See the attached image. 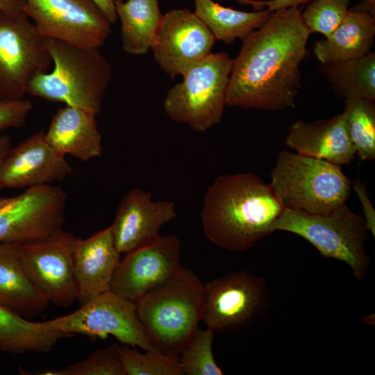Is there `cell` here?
Segmentation results:
<instances>
[{"instance_id": "obj_1", "label": "cell", "mask_w": 375, "mask_h": 375, "mask_svg": "<svg viewBox=\"0 0 375 375\" xmlns=\"http://www.w3.org/2000/svg\"><path fill=\"white\" fill-rule=\"evenodd\" d=\"M310 34L299 8L272 12L242 40L233 59L226 106L269 111L294 108Z\"/></svg>"}, {"instance_id": "obj_2", "label": "cell", "mask_w": 375, "mask_h": 375, "mask_svg": "<svg viewBox=\"0 0 375 375\" xmlns=\"http://www.w3.org/2000/svg\"><path fill=\"white\" fill-rule=\"evenodd\" d=\"M285 210L269 184L251 173L219 176L206 192L201 219L206 238L228 251L252 248Z\"/></svg>"}, {"instance_id": "obj_3", "label": "cell", "mask_w": 375, "mask_h": 375, "mask_svg": "<svg viewBox=\"0 0 375 375\" xmlns=\"http://www.w3.org/2000/svg\"><path fill=\"white\" fill-rule=\"evenodd\" d=\"M204 284L181 266L137 301L136 312L155 349L178 360L201 321Z\"/></svg>"}, {"instance_id": "obj_4", "label": "cell", "mask_w": 375, "mask_h": 375, "mask_svg": "<svg viewBox=\"0 0 375 375\" xmlns=\"http://www.w3.org/2000/svg\"><path fill=\"white\" fill-rule=\"evenodd\" d=\"M53 69L29 81L26 94L61 102L95 115L100 112L112 68L99 49L85 48L44 38Z\"/></svg>"}, {"instance_id": "obj_5", "label": "cell", "mask_w": 375, "mask_h": 375, "mask_svg": "<svg viewBox=\"0 0 375 375\" xmlns=\"http://www.w3.org/2000/svg\"><path fill=\"white\" fill-rule=\"evenodd\" d=\"M269 183L285 208L324 213L346 203L351 182L341 165L281 151Z\"/></svg>"}, {"instance_id": "obj_6", "label": "cell", "mask_w": 375, "mask_h": 375, "mask_svg": "<svg viewBox=\"0 0 375 375\" xmlns=\"http://www.w3.org/2000/svg\"><path fill=\"white\" fill-rule=\"evenodd\" d=\"M283 231L308 241L322 256L347 264L354 276L362 278L369 267L365 242L368 229L364 217L344 203L324 213H309L285 208L271 227L272 233Z\"/></svg>"}, {"instance_id": "obj_7", "label": "cell", "mask_w": 375, "mask_h": 375, "mask_svg": "<svg viewBox=\"0 0 375 375\" xmlns=\"http://www.w3.org/2000/svg\"><path fill=\"white\" fill-rule=\"evenodd\" d=\"M233 58L224 52L210 53L190 67L181 82L171 88L163 101L166 115L177 123L206 132L220 122Z\"/></svg>"}, {"instance_id": "obj_8", "label": "cell", "mask_w": 375, "mask_h": 375, "mask_svg": "<svg viewBox=\"0 0 375 375\" xmlns=\"http://www.w3.org/2000/svg\"><path fill=\"white\" fill-rule=\"evenodd\" d=\"M51 63L44 38L23 10H0V101L24 99L31 79Z\"/></svg>"}, {"instance_id": "obj_9", "label": "cell", "mask_w": 375, "mask_h": 375, "mask_svg": "<svg viewBox=\"0 0 375 375\" xmlns=\"http://www.w3.org/2000/svg\"><path fill=\"white\" fill-rule=\"evenodd\" d=\"M41 322L47 330L68 338L74 334L110 335L133 347L144 351L153 349L138 319L135 302L110 290L93 297L70 314Z\"/></svg>"}, {"instance_id": "obj_10", "label": "cell", "mask_w": 375, "mask_h": 375, "mask_svg": "<svg viewBox=\"0 0 375 375\" xmlns=\"http://www.w3.org/2000/svg\"><path fill=\"white\" fill-rule=\"evenodd\" d=\"M76 238L62 228L43 238L17 244L28 279L49 303L57 306L68 308L78 300L74 267Z\"/></svg>"}, {"instance_id": "obj_11", "label": "cell", "mask_w": 375, "mask_h": 375, "mask_svg": "<svg viewBox=\"0 0 375 375\" xmlns=\"http://www.w3.org/2000/svg\"><path fill=\"white\" fill-rule=\"evenodd\" d=\"M23 11L44 38L99 49L111 24L91 0H24Z\"/></svg>"}, {"instance_id": "obj_12", "label": "cell", "mask_w": 375, "mask_h": 375, "mask_svg": "<svg viewBox=\"0 0 375 375\" xmlns=\"http://www.w3.org/2000/svg\"><path fill=\"white\" fill-rule=\"evenodd\" d=\"M66 204L64 190L52 185L0 197V243L28 242L62 229Z\"/></svg>"}, {"instance_id": "obj_13", "label": "cell", "mask_w": 375, "mask_h": 375, "mask_svg": "<svg viewBox=\"0 0 375 375\" xmlns=\"http://www.w3.org/2000/svg\"><path fill=\"white\" fill-rule=\"evenodd\" d=\"M266 292L265 280L250 272L213 279L203 286L201 321L215 332L243 326L261 311Z\"/></svg>"}, {"instance_id": "obj_14", "label": "cell", "mask_w": 375, "mask_h": 375, "mask_svg": "<svg viewBox=\"0 0 375 375\" xmlns=\"http://www.w3.org/2000/svg\"><path fill=\"white\" fill-rule=\"evenodd\" d=\"M215 42L194 12L173 9L162 15L150 49L158 67L175 77L210 54Z\"/></svg>"}, {"instance_id": "obj_15", "label": "cell", "mask_w": 375, "mask_h": 375, "mask_svg": "<svg viewBox=\"0 0 375 375\" xmlns=\"http://www.w3.org/2000/svg\"><path fill=\"white\" fill-rule=\"evenodd\" d=\"M181 244L172 235H159L120 260L110 291L133 301L169 278L181 267Z\"/></svg>"}, {"instance_id": "obj_16", "label": "cell", "mask_w": 375, "mask_h": 375, "mask_svg": "<svg viewBox=\"0 0 375 375\" xmlns=\"http://www.w3.org/2000/svg\"><path fill=\"white\" fill-rule=\"evenodd\" d=\"M72 173L65 156L50 144L45 131H39L11 147L0 167V185L2 189H26L51 185Z\"/></svg>"}, {"instance_id": "obj_17", "label": "cell", "mask_w": 375, "mask_h": 375, "mask_svg": "<svg viewBox=\"0 0 375 375\" xmlns=\"http://www.w3.org/2000/svg\"><path fill=\"white\" fill-rule=\"evenodd\" d=\"M176 217L174 201H153L149 191L131 190L121 199L110 226L118 252L127 253L153 240Z\"/></svg>"}, {"instance_id": "obj_18", "label": "cell", "mask_w": 375, "mask_h": 375, "mask_svg": "<svg viewBox=\"0 0 375 375\" xmlns=\"http://www.w3.org/2000/svg\"><path fill=\"white\" fill-rule=\"evenodd\" d=\"M120 260L110 226L86 239L76 238L74 267L81 305L110 290Z\"/></svg>"}, {"instance_id": "obj_19", "label": "cell", "mask_w": 375, "mask_h": 375, "mask_svg": "<svg viewBox=\"0 0 375 375\" xmlns=\"http://www.w3.org/2000/svg\"><path fill=\"white\" fill-rule=\"evenodd\" d=\"M285 144L300 155L339 165L349 164L356 154L342 113L311 123L296 121L288 128Z\"/></svg>"}, {"instance_id": "obj_20", "label": "cell", "mask_w": 375, "mask_h": 375, "mask_svg": "<svg viewBox=\"0 0 375 375\" xmlns=\"http://www.w3.org/2000/svg\"><path fill=\"white\" fill-rule=\"evenodd\" d=\"M97 115L78 108H59L51 119L46 138L60 154L87 162L101 156L102 137Z\"/></svg>"}, {"instance_id": "obj_21", "label": "cell", "mask_w": 375, "mask_h": 375, "mask_svg": "<svg viewBox=\"0 0 375 375\" xmlns=\"http://www.w3.org/2000/svg\"><path fill=\"white\" fill-rule=\"evenodd\" d=\"M375 35V17L349 10L339 26L315 43L313 53L321 64L344 61L370 52Z\"/></svg>"}, {"instance_id": "obj_22", "label": "cell", "mask_w": 375, "mask_h": 375, "mask_svg": "<svg viewBox=\"0 0 375 375\" xmlns=\"http://www.w3.org/2000/svg\"><path fill=\"white\" fill-rule=\"evenodd\" d=\"M0 303L27 317L38 315L50 304L26 276L17 244L0 243Z\"/></svg>"}, {"instance_id": "obj_23", "label": "cell", "mask_w": 375, "mask_h": 375, "mask_svg": "<svg viewBox=\"0 0 375 375\" xmlns=\"http://www.w3.org/2000/svg\"><path fill=\"white\" fill-rule=\"evenodd\" d=\"M115 9L124 51L132 55L146 53L162 17L158 0H115Z\"/></svg>"}, {"instance_id": "obj_24", "label": "cell", "mask_w": 375, "mask_h": 375, "mask_svg": "<svg viewBox=\"0 0 375 375\" xmlns=\"http://www.w3.org/2000/svg\"><path fill=\"white\" fill-rule=\"evenodd\" d=\"M65 335L47 330L0 303V351L11 353H47Z\"/></svg>"}, {"instance_id": "obj_25", "label": "cell", "mask_w": 375, "mask_h": 375, "mask_svg": "<svg viewBox=\"0 0 375 375\" xmlns=\"http://www.w3.org/2000/svg\"><path fill=\"white\" fill-rule=\"evenodd\" d=\"M194 13L207 26L216 41L233 42L245 38L261 27L272 12L266 9L253 12L225 7L213 0H194Z\"/></svg>"}, {"instance_id": "obj_26", "label": "cell", "mask_w": 375, "mask_h": 375, "mask_svg": "<svg viewBox=\"0 0 375 375\" xmlns=\"http://www.w3.org/2000/svg\"><path fill=\"white\" fill-rule=\"evenodd\" d=\"M322 70L341 98L375 101V53L322 64Z\"/></svg>"}, {"instance_id": "obj_27", "label": "cell", "mask_w": 375, "mask_h": 375, "mask_svg": "<svg viewBox=\"0 0 375 375\" xmlns=\"http://www.w3.org/2000/svg\"><path fill=\"white\" fill-rule=\"evenodd\" d=\"M349 138L362 160L375 158V104L363 99L344 100L342 112Z\"/></svg>"}, {"instance_id": "obj_28", "label": "cell", "mask_w": 375, "mask_h": 375, "mask_svg": "<svg viewBox=\"0 0 375 375\" xmlns=\"http://www.w3.org/2000/svg\"><path fill=\"white\" fill-rule=\"evenodd\" d=\"M126 375H183L178 360L151 349L141 353L117 344Z\"/></svg>"}, {"instance_id": "obj_29", "label": "cell", "mask_w": 375, "mask_h": 375, "mask_svg": "<svg viewBox=\"0 0 375 375\" xmlns=\"http://www.w3.org/2000/svg\"><path fill=\"white\" fill-rule=\"evenodd\" d=\"M215 331L209 328H197L193 337L180 355L178 360L184 374L222 375L212 352Z\"/></svg>"}, {"instance_id": "obj_30", "label": "cell", "mask_w": 375, "mask_h": 375, "mask_svg": "<svg viewBox=\"0 0 375 375\" xmlns=\"http://www.w3.org/2000/svg\"><path fill=\"white\" fill-rule=\"evenodd\" d=\"M350 0H313L303 12V20L312 33L330 35L349 12Z\"/></svg>"}, {"instance_id": "obj_31", "label": "cell", "mask_w": 375, "mask_h": 375, "mask_svg": "<svg viewBox=\"0 0 375 375\" xmlns=\"http://www.w3.org/2000/svg\"><path fill=\"white\" fill-rule=\"evenodd\" d=\"M42 375H126L117 344L96 350L85 359L64 369L41 372Z\"/></svg>"}, {"instance_id": "obj_32", "label": "cell", "mask_w": 375, "mask_h": 375, "mask_svg": "<svg viewBox=\"0 0 375 375\" xmlns=\"http://www.w3.org/2000/svg\"><path fill=\"white\" fill-rule=\"evenodd\" d=\"M32 109L31 101L24 98L0 101V132L24 126Z\"/></svg>"}, {"instance_id": "obj_33", "label": "cell", "mask_w": 375, "mask_h": 375, "mask_svg": "<svg viewBox=\"0 0 375 375\" xmlns=\"http://www.w3.org/2000/svg\"><path fill=\"white\" fill-rule=\"evenodd\" d=\"M313 0H243L241 4L251 6L255 10L266 9L270 12L311 2Z\"/></svg>"}, {"instance_id": "obj_34", "label": "cell", "mask_w": 375, "mask_h": 375, "mask_svg": "<svg viewBox=\"0 0 375 375\" xmlns=\"http://www.w3.org/2000/svg\"><path fill=\"white\" fill-rule=\"evenodd\" d=\"M362 205L364 219L369 231L375 235V210L369 200L365 185L357 179L353 185Z\"/></svg>"}, {"instance_id": "obj_35", "label": "cell", "mask_w": 375, "mask_h": 375, "mask_svg": "<svg viewBox=\"0 0 375 375\" xmlns=\"http://www.w3.org/2000/svg\"><path fill=\"white\" fill-rule=\"evenodd\" d=\"M112 24L118 19L115 9V0H91Z\"/></svg>"}, {"instance_id": "obj_36", "label": "cell", "mask_w": 375, "mask_h": 375, "mask_svg": "<svg viewBox=\"0 0 375 375\" xmlns=\"http://www.w3.org/2000/svg\"><path fill=\"white\" fill-rule=\"evenodd\" d=\"M349 10L367 14L375 17V0H362L356 6L350 8Z\"/></svg>"}, {"instance_id": "obj_37", "label": "cell", "mask_w": 375, "mask_h": 375, "mask_svg": "<svg viewBox=\"0 0 375 375\" xmlns=\"http://www.w3.org/2000/svg\"><path fill=\"white\" fill-rule=\"evenodd\" d=\"M12 147L11 137L9 135L0 136V167L6 155ZM0 185V190H1Z\"/></svg>"}, {"instance_id": "obj_38", "label": "cell", "mask_w": 375, "mask_h": 375, "mask_svg": "<svg viewBox=\"0 0 375 375\" xmlns=\"http://www.w3.org/2000/svg\"><path fill=\"white\" fill-rule=\"evenodd\" d=\"M13 10H23L24 0H1Z\"/></svg>"}, {"instance_id": "obj_39", "label": "cell", "mask_w": 375, "mask_h": 375, "mask_svg": "<svg viewBox=\"0 0 375 375\" xmlns=\"http://www.w3.org/2000/svg\"><path fill=\"white\" fill-rule=\"evenodd\" d=\"M0 10H8V11H15V10L10 9L6 3H4L1 0H0Z\"/></svg>"}, {"instance_id": "obj_40", "label": "cell", "mask_w": 375, "mask_h": 375, "mask_svg": "<svg viewBox=\"0 0 375 375\" xmlns=\"http://www.w3.org/2000/svg\"><path fill=\"white\" fill-rule=\"evenodd\" d=\"M239 3H240V2L243 0H236Z\"/></svg>"}]
</instances>
